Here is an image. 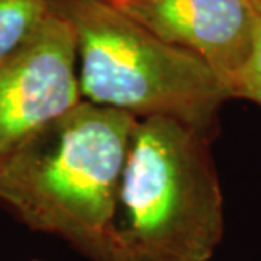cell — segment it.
I'll use <instances>...</instances> for the list:
<instances>
[{"instance_id": "6da1fadb", "label": "cell", "mask_w": 261, "mask_h": 261, "mask_svg": "<svg viewBox=\"0 0 261 261\" xmlns=\"http://www.w3.org/2000/svg\"><path fill=\"white\" fill-rule=\"evenodd\" d=\"M138 117L82 100L0 163V203L103 261Z\"/></svg>"}, {"instance_id": "7a4b0ae2", "label": "cell", "mask_w": 261, "mask_h": 261, "mask_svg": "<svg viewBox=\"0 0 261 261\" xmlns=\"http://www.w3.org/2000/svg\"><path fill=\"white\" fill-rule=\"evenodd\" d=\"M208 144L173 119H138L103 261L212 258L224 207Z\"/></svg>"}, {"instance_id": "3957f363", "label": "cell", "mask_w": 261, "mask_h": 261, "mask_svg": "<svg viewBox=\"0 0 261 261\" xmlns=\"http://www.w3.org/2000/svg\"><path fill=\"white\" fill-rule=\"evenodd\" d=\"M76 33L82 98L166 117L212 139L227 88L200 58L166 43L102 0H51Z\"/></svg>"}, {"instance_id": "277c9868", "label": "cell", "mask_w": 261, "mask_h": 261, "mask_svg": "<svg viewBox=\"0 0 261 261\" xmlns=\"http://www.w3.org/2000/svg\"><path fill=\"white\" fill-rule=\"evenodd\" d=\"M76 65L75 28L55 9L41 33L0 63V163L83 100Z\"/></svg>"}, {"instance_id": "5b68a950", "label": "cell", "mask_w": 261, "mask_h": 261, "mask_svg": "<svg viewBox=\"0 0 261 261\" xmlns=\"http://www.w3.org/2000/svg\"><path fill=\"white\" fill-rule=\"evenodd\" d=\"M111 5L200 58L229 95L253 56L259 14L249 0H121Z\"/></svg>"}, {"instance_id": "8992f818", "label": "cell", "mask_w": 261, "mask_h": 261, "mask_svg": "<svg viewBox=\"0 0 261 261\" xmlns=\"http://www.w3.org/2000/svg\"><path fill=\"white\" fill-rule=\"evenodd\" d=\"M51 15V0H0V63L22 51Z\"/></svg>"}, {"instance_id": "52a82bcc", "label": "cell", "mask_w": 261, "mask_h": 261, "mask_svg": "<svg viewBox=\"0 0 261 261\" xmlns=\"http://www.w3.org/2000/svg\"><path fill=\"white\" fill-rule=\"evenodd\" d=\"M231 97L244 98V100L261 106V15L258 22L256 39H254L253 56L248 61L244 71L239 75L236 83H234Z\"/></svg>"}, {"instance_id": "ba28073f", "label": "cell", "mask_w": 261, "mask_h": 261, "mask_svg": "<svg viewBox=\"0 0 261 261\" xmlns=\"http://www.w3.org/2000/svg\"><path fill=\"white\" fill-rule=\"evenodd\" d=\"M249 4H251L253 7L256 9V12L261 15V0H249Z\"/></svg>"}, {"instance_id": "9c48e42d", "label": "cell", "mask_w": 261, "mask_h": 261, "mask_svg": "<svg viewBox=\"0 0 261 261\" xmlns=\"http://www.w3.org/2000/svg\"><path fill=\"white\" fill-rule=\"evenodd\" d=\"M102 2H107V4H116V2H121V0H102Z\"/></svg>"}]
</instances>
